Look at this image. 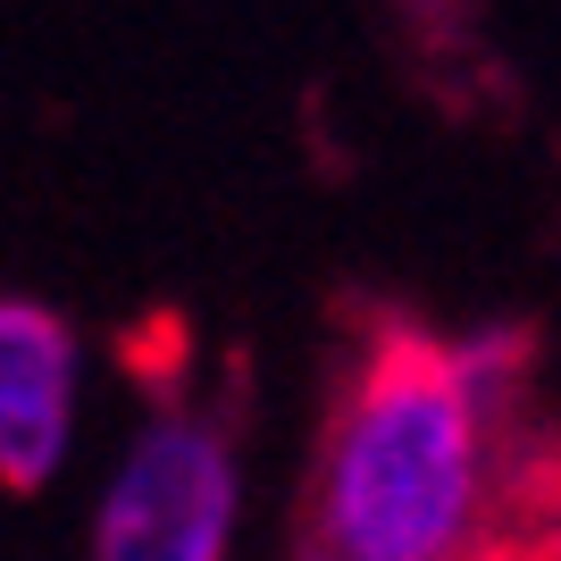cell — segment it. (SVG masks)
Wrapping results in <instances>:
<instances>
[{
	"label": "cell",
	"instance_id": "cell-1",
	"mask_svg": "<svg viewBox=\"0 0 561 561\" xmlns=\"http://www.w3.org/2000/svg\"><path fill=\"white\" fill-rule=\"evenodd\" d=\"M310 545L344 561H561V478L494 453V344L377 328L328 411Z\"/></svg>",
	"mask_w": 561,
	"mask_h": 561
},
{
	"label": "cell",
	"instance_id": "cell-2",
	"mask_svg": "<svg viewBox=\"0 0 561 561\" xmlns=\"http://www.w3.org/2000/svg\"><path fill=\"white\" fill-rule=\"evenodd\" d=\"M234 445L202 411H151L93 519V561H227Z\"/></svg>",
	"mask_w": 561,
	"mask_h": 561
},
{
	"label": "cell",
	"instance_id": "cell-3",
	"mask_svg": "<svg viewBox=\"0 0 561 561\" xmlns=\"http://www.w3.org/2000/svg\"><path fill=\"white\" fill-rule=\"evenodd\" d=\"M76 420V335L43 302L0 294V486H50Z\"/></svg>",
	"mask_w": 561,
	"mask_h": 561
},
{
	"label": "cell",
	"instance_id": "cell-4",
	"mask_svg": "<svg viewBox=\"0 0 561 561\" xmlns=\"http://www.w3.org/2000/svg\"><path fill=\"white\" fill-rule=\"evenodd\" d=\"M302 561H344V553H319V545H310V553H302Z\"/></svg>",
	"mask_w": 561,
	"mask_h": 561
}]
</instances>
